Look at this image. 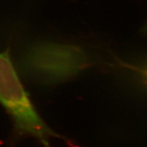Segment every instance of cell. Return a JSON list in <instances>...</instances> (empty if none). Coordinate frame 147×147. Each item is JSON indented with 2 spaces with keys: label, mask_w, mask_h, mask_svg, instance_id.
I'll return each instance as SVG.
<instances>
[{
  "label": "cell",
  "mask_w": 147,
  "mask_h": 147,
  "mask_svg": "<svg viewBox=\"0 0 147 147\" xmlns=\"http://www.w3.org/2000/svg\"><path fill=\"white\" fill-rule=\"evenodd\" d=\"M90 64L87 52L76 45L39 41L25 49L19 66L26 78L35 84L49 86L72 80Z\"/></svg>",
  "instance_id": "cell-1"
},
{
  "label": "cell",
  "mask_w": 147,
  "mask_h": 147,
  "mask_svg": "<svg viewBox=\"0 0 147 147\" xmlns=\"http://www.w3.org/2000/svg\"><path fill=\"white\" fill-rule=\"evenodd\" d=\"M144 29H145L146 32H147V24H146V27H145V28H144Z\"/></svg>",
  "instance_id": "cell-4"
},
{
  "label": "cell",
  "mask_w": 147,
  "mask_h": 147,
  "mask_svg": "<svg viewBox=\"0 0 147 147\" xmlns=\"http://www.w3.org/2000/svg\"><path fill=\"white\" fill-rule=\"evenodd\" d=\"M143 73H144V75L145 76L146 78H147V68L146 69H144V71H143Z\"/></svg>",
  "instance_id": "cell-3"
},
{
  "label": "cell",
  "mask_w": 147,
  "mask_h": 147,
  "mask_svg": "<svg viewBox=\"0 0 147 147\" xmlns=\"http://www.w3.org/2000/svg\"><path fill=\"white\" fill-rule=\"evenodd\" d=\"M0 105L13 123L18 137H32L44 147H52L51 138L61 137L49 126L30 99L8 51L0 53Z\"/></svg>",
  "instance_id": "cell-2"
}]
</instances>
